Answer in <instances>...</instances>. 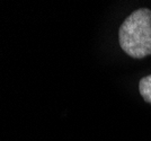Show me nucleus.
<instances>
[{"label":"nucleus","instance_id":"f257e3e1","mask_svg":"<svg viewBox=\"0 0 151 141\" xmlns=\"http://www.w3.org/2000/svg\"><path fill=\"white\" fill-rule=\"evenodd\" d=\"M122 50L134 59L151 55V10H134L122 23L119 31Z\"/></svg>","mask_w":151,"mask_h":141},{"label":"nucleus","instance_id":"f03ea898","mask_svg":"<svg viewBox=\"0 0 151 141\" xmlns=\"http://www.w3.org/2000/svg\"><path fill=\"white\" fill-rule=\"evenodd\" d=\"M139 90L147 103L151 104V75L143 77L139 83Z\"/></svg>","mask_w":151,"mask_h":141}]
</instances>
